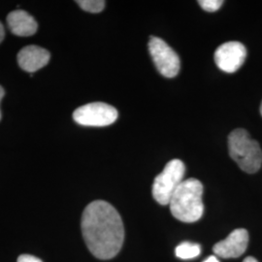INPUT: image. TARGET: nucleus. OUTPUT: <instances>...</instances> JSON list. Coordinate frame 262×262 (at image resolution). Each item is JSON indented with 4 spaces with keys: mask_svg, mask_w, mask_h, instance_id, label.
Returning a JSON list of instances; mask_svg holds the SVG:
<instances>
[{
    "mask_svg": "<svg viewBox=\"0 0 262 262\" xmlns=\"http://www.w3.org/2000/svg\"><path fill=\"white\" fill-rule=\"evenodd\" d=\"M82 232L90 252L99 259H111L120 253L124 240L122 217L114 207L96 200L85 207Z\"/></svg>",
    "mask_w": 262,
    "mask_h": 262,
    "instance_id": "obj_1",
    "label": "nucleus"
},
{
    "mask_svg": "<svg viewBox=\"0 0 262 262\" xmlns=\"http://www.w3.org/2000/svg\"><path fill=\"white\" fill-rule=\"evenodd\" d=\"M203 185L197 179H187L181 183L169 202L174 217L183 223H195L204 213L202 201Z\"/></svg>",
    "mask_w": 262,
    "mask_h": 262,
    "instance_id": "obj_2",
    "label": "nucleus"
},
{
    "mask_svg": "<svg viewBox=\"0 0 262 262\" xmlns=\"http://www.w3.org/2000/svg\"><path fill=\"white\" fill-rule=\"evenodd\" d=\"M228 150L231 159L246 173L253 174L261 167V148L243 128L235 129L229 134Z\"/></svg>",
    "mask_w": 262,
    "mask_h": 262,
    "instance_id": "obj_3",
    "label": "nucleus"
},
{
    "mask_svg": "<svg viewBox=\"0 0 262 262\" xmlns=\"http://www.w3.org/2000/svg\"><path fill=\"white\" fill-rule=\"evenodd\" d=\"M186 166L180 159H172L159 174L152 185V196L160 205H169L171 197L184 181Z\"/></svg>",
    "mask_w": 262,
    "mask_h": 262,
    "instance_id": "obj_4",
    "label": "nucleus"
},
{
    "mask_svg": "<svg viewBox=\"0 0 262 262\" xmlns=\"http://www.w3.org/2000/svg\"><path fill=\"white\" fill-rule=\"evenodd\" d=\"M118 117L116 108L102 102L85 104L73 113L74 121L84 126H107L116 122Z\"/></svg>",
    "mask_w": 262,
    "mask_h": 262,
    "instance_id": "obj_5",
    "label": "nucleus"
},
{
    "mask_svg": "<svg viewBox=\"0 0 262 262\" xmlns=\"http://www.w3.org/2000/svg\"><path fill=\"white\" fill-rule=\"evenodd\" d=\"M149 51L159 73L166 78L178 75L181 61L177 53L162 39L151 36L149 41Z\"/></svg>",
    "mask_w": 262,
    "mask_h": 262,
    "instance_id": "obj_6",
    "label": "nucleus"
},
{
    "mask_svg": "<svg viewBox=\"0 0 262 262\" xmlns=\"http://www.w3.org/2000/svg\"><path fill=\"white\" fill-rule=\"evenodd\" d=\"M247 56V50L242 43L230 41L224 43L215 50L216 66L226 73H234L243 66Z\"/></svg>",
    "mask_w": 262,
    "mask_h": 262,
    "instance_id": "obj_7",
    "label": "nucleus"
},
{
    "mask_svg": "<svg viewBox=\"0 0 262 262\" xmlns=\"http://www.w3.org/2000/svg\"><path fill=\"white\" fill-rule=\"evenodd\" d=\"M249 244V233L244 228H238L227 236V238L215 244L214 253L223 258H236L243 254Z\"/></svg>",
    "mask_w": 262,
    "mask_h": 262,
    "instance_id": "obj_8",
    "label": "nucleus"
},
{
    "mask_svg": "<svg viewBox=\"0 0 262 262\" xmlns=\"http://www.w3.org/2000/svg\"><path fill=\"white\" fill-rule=\"evenodd\" d=\"M50 53L47 50L38 46H28L19 51L18 63L19 67L28 73L36 72L48 64Z\"/></svg>",
    "mask_w": 262,
    "mask_h": 262,
    "instance_id": "obj_9",
    "label": "nucleus"
},
{
    "mask_svg": "<svg viewBox=\"0 0 262 262\" xmlns=\"http://www.w3.org/2000/svg\"><path fill=\"white\" fill-rule=\"evenodd\" d=\"M11 31L18 36H31L37 31V23L28 12L17 10L11 12L7 17Z\"/></svg>",
    "mask_w": 262,
    "mask_h": 262,
    "instance_id": "obj_10",
    "label": "nucleus"
},
{
    "mask_svg": "<svg viewBox=\"0 0 262 262\" xmlns=\"http://www.w3.org/2000/svg\"><path fill=\"white\" fill-rule=\"evenodd\" d=\"M176 255L181 259H191L197 257L201 253V247L198 244L184 242L179 245L175 250Z\"/></svg>",
    "mask_w": 262,
    "mask_h": 262,
    "instance_id": "obj_11",
    "label": "nucleus"
},
{
    "mask_svg": "<svg viewBox=\"0 0 262 262\" xmlns=\"http://www.w3.org/2000/svg\"><path fill=\"white\" fill-rule=\"evenodd\" d=\"M77 4L82 9L90 13H100L105 7L103 0H79Z\"/></svg>",
    "mask_w": 262,
    "mask_h": 262,
    "instance_id": "obj_12",
    "label": "nucleus"
},
{
    "mask_svg": "<svg viewBox=\"0 0 262 262\" xmlns=\"http://www.w3.org/2000/svg\"><path fill=\"white\" fill-rule=\"evenodd\" d=\"M199 5L207 12H215L224 4L223 0H199Z\"/></svg>",
    "mask_w": 262,
    "mask_h": 262,
    "instance_id": "obj_13",
    "label": "nucleus"
},
{
    "mask_svg": "<svg viewBox=\"0 0 262 262\" xmlns=\"http://www.w3.org/2000/svg\"><path fill=\"white\" fill-rule=\"evenodd\" d=\"M18 262H42L40 258L30 254H21L18 258Z\"/></svg>",
    "mask_w": 262,
    "mask_h": 262,
    "instance_id": "obj_14",
    "label": "nucleus"
},
{
    "mask_svg": "<svg viewBox=\"0 0 262 262\" xmlns=\"http://www.w3.org/2000/svg\"><path fill=\"white\" fill-rule=\"evenodd\" d=\"M4 35H5L4 28H3V25L0 23V43L3 41V39H4Z\"/></svg>",
    "mask_w": 262,
    "mask_h": 262,
    "instance_id": "obj_15",
    "label": "nucleus"
},
{
    "mask_svg": "<svg viewBox=\"0 0 262 262\" xmlns=\"http://www.w3.org/2000/svg\"><path fill=\"white\" fill-rule=\"evenodd\" d=\"M203 262H220L219 259L215 257V255H212V256H209L207 259H205Z\"/></svg>",
    "mask_w": 262,
    "mask_h": 262,
    "instance_id": "obj_16",
    "label": "nucleus"
},
{
    "mask_svg": "<svg viewBox=\"0 0 262 262\" xmlns=\"http://www.w3.org/2000/svg\"><path fill=\"white\" fill-rule=\"evenodd\" d=\"M4 94H5V92H4L3 88L0 85V103H1V100H2V98L4 97ZM0 120H1V112H0Z\"/></svg>",
    "mask_w": 262,
    "mask_h": 262,
    "instance_id": "obj_17",
    "label": "nucleus"
},
{
    "mask_svg": "<svg viewBox=\"0 0 262 262\" xmlns=\"http://www.w3.org/2000/svg\"><path fill=\"white\" fill-rule=\"evenodd\" d=\"M243 262H258L254 257L253 256H248V257H246L245 259H244Z\"/></svg>",
    "mask_w": 262,
    "mask_h": 262,
    "instance_id": "obj_18",
    "label": "nucleus"
},
{
    "mask_svg": "<svg viewBox=\"0 0 262 262\" xmlns=\"http://www.w3.org/2000/svg\"><path fill=\"white\" fill-rule=\"evenodd\" d=\"M260 114H261V116H262V102H261V105H260Z\"/></svg>",
    "mask_w": 262,
    "mask_h": 262,
    "instance_id": "obj_19",
    "label": "nucleus"
}]
</instances>
